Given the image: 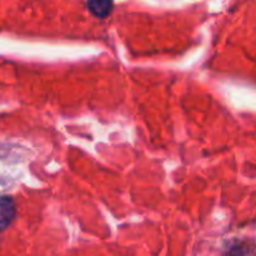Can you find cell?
Returning <instances> with one entry per match:
<instances>
[{
  "instance_id": "7a4b0ae2",
  "label": "cell",
  "mask_w": 256,
  "mask_h": 256,
  "mask_svg": "<svg viewBox=\"0 0 256 256\" xmlns=\"http://www.w3.org/2000/svg\"><path fill=\"white\" fill-rule=\"evenodd\" d=\"M225 256H256V244L249 240H239L232 244Z\"/></svg>"
},
{
  "instance_id": "3957f363",
  "label": "cell",
  "mask_w": 256,
  "mask_h": 256,
  "mask_svg": "<svg viewBox=\"0 0 256 256\" xmlns=\"http://www.w3.org/2000/svg\"><path fill=\"white\" fill-rule=\"evenodd\" d=\"M112 6H114V4L112 2H89L86 4L88 10L94 16L100 18V19L106 18L112 12Z\"/></svg>"
},
{
  "instance_id": "6da1fadb",
  "label": "cell",
  "mask_w": 256,
  "mask_h": 256,
  "mask_svg": "<svg viewBox=\"0 0 256 256\" xmlns=\"http://www.w3.org/2000/svg\"><path fill=\"white\" fill-rule=\"evenodd\" d=\"M16 216V205L10 196L0 198V232L6 229Z\"/></svg>"
}]
</instances>
